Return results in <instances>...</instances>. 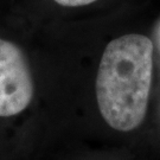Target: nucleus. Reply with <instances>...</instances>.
<instances>
[{"instance_id":"obj_1","label":"nucleus","mask_w":160,"mask_h":160,"mask_svg":"<svg viewBox=\"0 0 160 160\" xmlns=\"http://www.w3.org/2000/svg\"><path fill=\"white\" fill-rule=\"evenodd\" d=\"M153 43L123 34L106 46L96 76L98 110L110 128L131 132L142 123L153 77Z\"/></svg>"},{"instance_id":"obj_4","label":"nucleus","mask_w":160,"mask_h":160,"mask_svg":"<svg viewBox=\"0 0 160 160\" xmlns=\"http://www.w3.org/2000/svg\"><path fill=\"white\" fill-rule=\"evenodd\" d=\"M157 38H158V42H159V48H160V20H159L158 26H157Z\"/></svg>"},{"instance_id":"obj_3","label":"nucleus","mask_w":160,"mask_h":160,"mask_svg":"<svg viewBox=\"0 0 160 160\" xmlns=\"http://www.w3.org/2000/svg\"><path fill=\"white\" fill-rule=\"evenodd\" d=\"M58 5L67 6V7H80V6H87L95 2L97 0H53Z\"/></svg>"},{"instance_id":"obj_2","label":"nucleus","mask_w":160,"mask_h":160,"mask_svg":"<svg viewBox=\"0 0 160 160\" xmlns=\"http://www.w3.org/2000/svg\"><path fill=\"white\" fill-rule=\"evenodd\" d=\"M33 92L31 70L22 49L0 39V118L24 112L32 101Z\"/></svg>"}]
</instances>
